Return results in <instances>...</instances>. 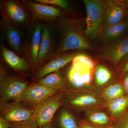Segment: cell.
Wrapping results in <instances>:
<instances>
[{"mask_svg": "<svg viewBox=\"0 0 128 128\" xmlns=\"http://www.w3.org/2000/svg\"><path fill=\"white\" fill-rule=\"evenodd\" d=\"M64 16L54 23L60 33V40L54 55L68 52L70 50H91L90 44L85 38L78 21Z\"/></svg>", "mask_w": 128, "mask_h": 128, "instance_id": "obj_1", "label": "cell"}, {"mask_svg": "<svg viewBox=\"0 0 128 128\" xmlns=\"http://www.w3.org/2000/svg\"><path fill=\"white\" fill-rule=\"evenodd\" d=\"M68 74L69 81L78 88L76 91L97 90L93 85L94 64L84 54L76 56Z\"/></svg>", "mask_w": 128, "mask_h": 128, "instance_id": "obj_2", "label": "cell"}, {"mask_svg": "<svg viewBox=\"0 0 128 128\" xmlns=\"http://www.w3.org/2000/svg\"><path fill=\"white\" fill-rule=\"evenodd\" d=\"M106 102L98 90L70 91L64 92L63 106L86 112L105 108Z\"/></svg>", "mask_w": 128, "mask_h": 128, "instance_id": "obj_3", "label": "cell"}, {"mask_svg": "<svg viewBox=\"0 0 128 128\" xmlns=\"http://www.w3.org/2000/svg\"><path fill=\"white\" fill-rule=\"evenodd\" d=\"M30 84L23 76L10 72L0 62V102L17 100Z\"/></svg>", "mask_w": 128, "mask_h": 128, "instance_id": "obj_4", "label": "cell"}, {"mask_svg": "<svg viewBox=\"0 0 128 128\" xmlns=\"http://www.w3.org/2000/svg\"><path fill=\"white\" fill-rule=\"evenodd\" d=\"M0 14L2 18L24 31L32 22L31 12L22 0H0Z\"/></svg>", "mask_w": 128, "mask_h": 128, "instance_id": "obj_5", "label": "cell"}, {"mask_svg": "<svg viewBox=\"0 0 128 128\" xmlns=\"http://www.w3.org/2000/svg\"><path fill=\"white\" fill-rule=\"evenodd\" d=\"M44 23L41 21L32 22L25 31L23 57H25L30 63L32 70V73L37 68Z\"/></svg>", "mask_w": 128, "mask_h": 128, "instance_id": "obj_6", "label": "cell"}, {"mask_svg": "<svg viewBox=\"0 0 128 128\" xmlns=\"http://www.w3.org/2000/svg\"><path fill=\"white\" fill-rule=\"evenodd\" d=\"M64 92L61 91L47 98L34 109V119L39 128L51 124L56 113L63 106Z\"/></svg>", "mask_w": 128, "mask_h": 128, "instance_id": "obj_7", "label": "cell"}, {"mask_svg": "<svg viewBox=\"0 0 128 128\" xmlns=\"http://www.w3.org/2000/svg\"><path fill=\"white\" fill-rule=\"evenodd\" d=\"M86 11L85 35L91 38H96L98 33L103 18V6L100 1L83 0Z\"/></svg>", "mask_w": 128, "mask_h": 128, "instance_id": "obj_8", "label": "cell"}, {"mask_svg": "<svg viewBox=\"0 0 128 128\" xmlns=\"http://www.w3.org/2000/svg\"><path fill=\"white\" fill-rule=\"evenodd\" d=\"M29 9L32 22L41 21L48 24L55 23L60 17L65 16V12L54 6L44 4L32 0H22Z\"/></svg>", "mask_w": 128, "mask_h": 128, "instance_id": "obj_9", "label": "cell"}, {"mask_svg": "<svg viewBox=\"0 0 128 128\" xmlns=\"http://www.w3.org/2000/svg\"><path fill=\"white\" fill-rule=\"evenodd\" d=\"M34 110L20 101L0 102V116L11 123L34 119Z\"/></svg>", "mask_w": 128, "mask_h": 128, "instance_id": "obj_10", "label": "cell"}, {"mask_svg": "<svg viewBox=\"0 0 128 128\" xmlns=\"http://www.w3.org/2000/svg\"><path fill=\"white\" fill-rule=\"evenodd\" d=\"M0 30L8 48L16 54L23 57V49L26 32L1 18Z\"/></svg>", "mask_w": 128, "mask_h": 128, "instance_id": "obj_11", "label": "cell"}, {"mask_svg": "<svg viewBox=\"0 0 128 128\" xmlns=\"http://www.w3.org/2000/svg\"><path fill=\"white\" fill-rule=\"evenodd\" d=\"M1 62L16 72L19 75L27 77L32 73V66L25 57L18 55L8 48L2 41L0 44Z\"/></svg>", "mask_w": 128, "mask_h": 128, "instance_id": "obj_12", "label": "cell"}, {"mask_svg": "<svg viewBox=\"0 0 128 128\" xmlns=\"http://www.w3.org/2000/svg\"><path fill=\"white\" fill-rule=\"evenodd\" d=\"M60 91L34 82L30 83L18 100L28 107L34 110L47 98Z\"/></svg>", "mask_w": 128, "mask_h": 128, "instance_id": "obj_13", "label": "cell"}, {"mask_svg": "<svg viewBox=\"0 0 128 128\" xmlns=\"http://www.w3.org/2000/svg\"><path fill=\"white\" fill-rule=\"evenodd\" d=\"M56 48L52 28L50 24L44 22L36 70L43 66L53 57Z\"/></svg>", "mask_w": 128, "mask_h": 128, "instance_id": "obj_14", "label": "cell"}, {"mask_svg": "<svg viewBox=\"0 0 128 128\" xmlns=\"http://www.w3.org/2000/svg\"><path fill=\"white\" fill-rule=\"evenodd\" d=\"M76 54L75 53H65L54 55L46 64L36 70L32 74L34 82L40 80L46 76L61 69L72 61Z\"/></svg>", "mask_w": 128, "mask_h": 128, "instance_id": "obj_15", "label": "cell"}, {"mask_svg": "<svg viewBox=\"0 0 128 128\" xmlns=\"http://www.w3.org/2000/svg\"><path fill=\"white\" fill-rule=\"evenodd\" d=\"M128 7V2H109L103 6L102 23L106 26L115 25L122 22Z\"/></svg>", "mask_w": 128, "mask_h": 128, "instance_id": "obj_16", "label": "cell"}, {"mask_svg": "<svg viewBox=\"0 0 128 128\" xmlns=\"http://www.w3.org/2000/svg\"><path fill=\"white\" fill-rule=\"evenodd\" d=\"M103 57L112 64H118L128 55V34L107 48L102 53Z\"/></svg>", "mask_w": 128, "mask_h": 128, "instance_id": "obj_17", "label": "cell"}, {"mask_svg": "<svg viewBox=\"0 0 128 128\" xmlns=\"http://www.w3.org/2000/svg\"><path fill=\"white\" fill-rule=\"evenodd\" d=\"M61 69L50 73L34 82L50 89L64 91L66 85V80L61 72Z\"/></svg>", "mask_w": 128, "mask_h": 128, "instance_id": "obj_18", "label": "cell"}, {"mask_svg": "<svg viewBox=\"0 0 128 128\" xmlns=\"http://www.w3.org/2000/svg\"><path fill=\"white\" fill-rule=\"evenodd\" d=\"M128 108V96L106 101L105 108L114 121L122 114Z\"/></svg>", "mask_w": 128, "mask_h": 128, "instance_id": "obj_19", "label": "cell"}, {"mask_svg": "<svg viewBox=\"0 0 128 128\" xmlns=\"http://www.w3.org/2000/svg\"><path fill=\"white\" fill-rule=\"evenodd\" d=\"M101 110H92L86 112V115L89 122L96 126L111 125L114 121L111 117Z\"/></svg>", "mask_w": 128, "mask_h": 128, "instance_id": "obj_20", "label": "cell"}, {"mask_svg": "<svg viewBox=\"0 0 128 128\" xmlns=\"http://www.w3.org/2000/svg\"><path fill=\"white\" fill-rule=\"evenodd\" d=\"M128 32V25L126 22L122 21L118 24L106 26L102 32L103 38L110 40L118 38Z\"/></svg>", "mask_w": 128, "mask_h": 128, "instance_id": "obj_21", "label": "cell"}, {"mask_svg": "<svg viewBox=\"0 0 128 128\" xmlns=\"http://www.w3.org/2000/svg\"><path fill=\"white\" fill-rule=\"evenodd\" d=\"M101 92L102 98L106 101L126 96L122 82L111 84L105 88Z\"/></svg>", "mask_w": 128, "mask_h": 128, "instance_id": "obj_22", "label": "cell"}, {"mask_svg": "<svg viewBox=\"0 0 128 128\" xmlns=\"http://www.w3.org/2000/svg\"><path fill=\"white\" fill-rule=\"evenodd\" d=\"M57 122L60 128H79L75 118L66 108L59 112Z\"/></svg>", "mask_w": 128, "mask_h": 128, "instance_id": "obj_23", "label": "cell"}, {"mask_svg": "<svg viewBox=\"0 0 128 128\" xmlns=\"http://www.w3.org/2000/svg\"><path fill=\"white\" fill-rule=\"evenodd\" d=\"M94 80L96 86H102L110 81L112 74L110 70L102 64L98 65L94 72Z\"/></svg>", "mask_w": 128, "mask_h": 128, "instance_id": "obj_24", "label": "cell"}, {"mask_svg": "<svg viewBox=\"0 0 128 128\" xmlns=\"http://www.w3.org/2000/svg\"><path fill=\"white\" fill-rule=\"evenodd\" d=\"M36 2L49 6H54L64 12H70V8L67 1L65 0H34Z\"/></svg>", "mask_w": 128, "mask_h": 128, "instance_id": "obj_25", "label": "cell"}, {"mask_svg": "<svg viewBox=\"0 0 128 128\" xmlns=\"http://www.w3.org/2000/svg\"><path fill=\"white\" fill-rule=\"evenodd\" d=\"M114 128H128V108L122 114L114 120Z\"/></svg>", "mask_w": 128, "mask_h": 128, "instance_id": "obj_26", "label": "cell"}, {"mask_svg": "<svg viewBox=\"0 0 128 128\" xmlns=\"http://www.w3.org/2000/svg\"><path fill=\"white\" fill-rule=\"evenodd\" d=\"M9 128H39L34 119L28 121L12 123Z\"/></svg>", "mask_w": 128, "mask_h": 128, "instance_id": "obj_27", "label": "cell"}, {"mask_svg": "<svg viewBox=\"0 0 128 128\" xmlns=\"http://www.w3.org/2000/svg\"><path fill=\"white\" fill-rule=\"evenodd\" d=\"M79 128H96L95 126L87 121L81 120L78 124Z\"/></svg>", "mask_w": 128, "mask_h": 128, "instance_id": "obj_28", "label": "cell"}, {"mask_svg": "<svg viewBox=\"0 0 128 128\" xmlns=\"http://www.w3.org/2000/svg\"><path fill=\"white\" fill-rule=\"evenodd\" d=\"M12 123L0 116V128H9Z\"/></svg>", "mask_w": 128, "mask_h": 128, "instance_id": "obj_29", "label": "cell"}, {"mask_svg": "<svg viewBox=\"0 0 128 128\" xmlns=\"http://www.w3.org/2000/svg\"><path fill=\"white\" fill-rule=\"evenodd\" d=\"M122 83L123 85L126 95L128 96V73L124 74Z\"/></svg>", "mask_w": 128, "mask_h": 128, "instance_id": "obj_30", "label": "cell"}, {"mask_svg": "<svg viewBox=\"0 0 128 128\" xmlns=\"http://www.w3.org/2000/svg\"><path fill=\"white\" fill-rule=\"evenodd\" d=\"M123 60H124V61L122 67V71L124 74L128 73V55Z\"/></svg>", "mask_w": 128, "mask_h": 128, "instance_id": "obj_31", "label": "cell"}, {"mask_svg": "<svg viewBox=\"0 0 128 128\" xmlns=\"http://www.w3.org/2000/svg\"><path fill=\"white\" fill-rule=\"evenodd\" d=\"M95 126L96 128H114V127L112 125H109V126Z\"/></svg>", "mask_w": 128, "mask_h": 128, "instance_id": "obj_32", "label": "cell"}, {"mask_svg": "<svg viewBox=\"0 0 128 128\" xmlns=\"http://www.w3.org/2000/svg\"><path fill=\"white\" fill-rule=\"evenodd\" d=\"M55 128L51 124H48V125H46V126H44L43 127H41V128Z\"/></svg>", "mask_w": 128, "mask_h": 128, "instance_id": "obj_33", "label": "cell"}, {"mask_svg": "<svg viewBox=\"0 0 128 128\" xmlns=\"http://www.w3.org/2000/svg\"><path fill=\"white\" fill-rule=\"evenodd\" d=\"M125 17H127V18H126V20L124 21V22H126L128 25V9H127V12H126V16H125Z\"/></svg>", "mask_w": 128, "mask_h": 128, "instance_id": "obj_34", "label": "cell"}]
</instances>
